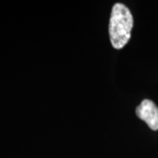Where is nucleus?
I'll list each match as a JSON object with an SVG mask.
<instances>
[{
	"mask_svg": "<svg viewBox=\"0 0 158 158\" xmlns=\"http://www.w3.org/2000/svg\"><path fill=\"white\" fill-rule=\"evenodd\" d=\"M133 26L134 19L129 9L123 4H115L109 22L110 40L114 48L120 49L129 41Z\"/></svg>",
	"mask_w": 158,
	"mask_h": 158,
	"instance_id": "nucleus-1",
	"label": "nucleus"
},
{
	"mask_svg": "<svg viewBox=\"0 0 158 158\" xmlns=\"http://www.w3.org/2000/svg\"><path fill=\"white\" fill-rule=\"evenodd\" d=\"M136 114L152 130H158V107L149 99H144L136 108Z\"/></svg>",
	"mask_w": 158,
	"mask_h": 158,
	"instance_id": "nucleus-2",
	"label": "nucleus"
}]
</instances>
